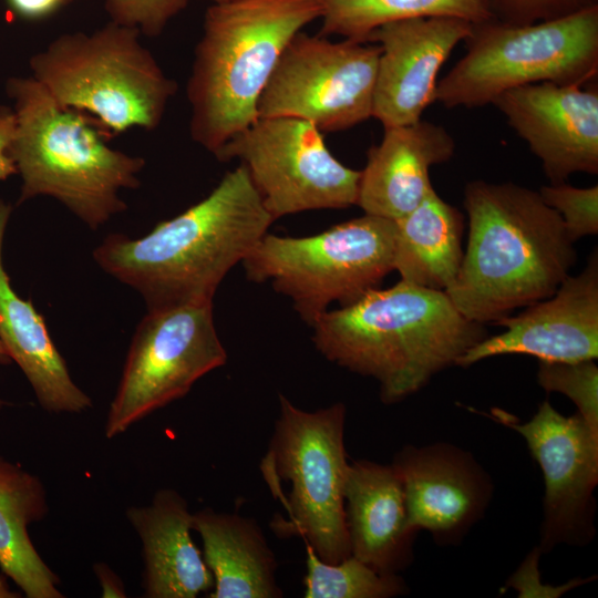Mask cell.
Listing matches in <instances>:
<instances>
[{
  "label": "cell",
  "instance_id": "obj_1",
  "mask_svg": "<svg viewBox=\"0 0 598 598\" xmlns=\"http://www.w3.org/2000/svg\"><path fill=\"white\" fill-rule=\"evenodd\" d=\"M274 221L240 164L205 198L145 236L109 235L93 259L137 291L147 309L213 301L225 276Z\"/></svg>",
  "mask_w": 598,
  "mask_h": 598
},
{
  "label": "cell",
  "instance_id": "obj_2",
  "mask_svg": "<svg viewBox=\"0 0 598 598\" xmlns=\"http://www.w3.org/2000/svg\"><path fill=\"white\" fill-rule=\"evenodd\" d=\"M468 237L445 293L467 319L497 322L555 292L576 262L560 216L538 192L514 183L466 184Z\"/></svg>",
  "mask_w": 598,
  "mask_h": 598
},
{
  "label": "cell",
  "instance_id": "obj_3",
  "mask_svg": "<svg viewBox=\"0 0 598 598\" xmlns=\"http://www.w3.org/2000/svg\"><path fill=\"white\" fill-rule=\"evenodd\" d=\"M311 327L318 351L373 378L386 404L423 389L488 336L485 324L467 319L445 291L403 280L327 310Z\"/></svg>",
  "mask_w": 598,
  "mask_h": 598
},
{
  "label": "cell",
  "instance_id": "obj_4",
  "mask_svg": "<svg viewBox=\"0 0 598 598\" xmlns=\"http://www.w3.org/2000/svg\"><path fill=\"white\" fill-rule=\"evenodd\" d=\"M321 13L320 0L212 3L186 86L192 140L216 155L256 122L259 99L283 50Z\"/></svg>",
  "mask_w": 598,
  "mask_h": 598
},
{
  "label": "cell",
  "instance_id": "obj_5",
  "mask_svg": "<svg viewBox=\"0 0 598 598\" xmlns=\"http://www.w3.org/2000/svg\"><path fill=\"white\" fill-rule=\"evenodd\" d=\"M6 91L16 118L10 150L19 204L52 197L93 230L123 213L120 193L140 186L145 159L111 147L85 114L58 104L31 75L9 78Z\"/></svg>",
  "mask_w": 598,
  "mask_h": 598
},
{
  "label": "cell",
  "instance_id": "obj_6",
  "mask_svg": "<svg viewBox=\"0 0 598 598\" xmlns=\"http://www.w3.org/2000/svg\"><path fill=\"white\" fill-rule=\"evenodd\" d=\"M136 29L112 21L62 33L29 59L31 76L63 107L85 114L107 135L156 130L177 83Z\"/></svg>",
  "mask_w": 598,
  "mask_h": 598
},
{
  "label": "cell",
  "instance_id": "obj_7",
  "mask_svg": "<svg viewBox=\"0 0 598 598\" xmlns=\"http://www.w3.org/2000/svg\"><path fill=\"white\" fill-rule=\"evenodd\" d=\"M462 59L437 82L435 102L478 107L535 83L585 85L598 74V6L535 23L494 18L472 25Z\"/></svg>",
  "mask_w": 598,
  "mask_h": 598
},
{
  "label": "cell",
  "instance_id": "obj_8",
  "mask_svg": "<svg viewBox=\"0 0 598 598\" xmlns=\"http://www.w3.org/2000/svg\"><path fill=\"white\" fill-rule=\"evenodd\" d=\"M395 220L364 214L312 236L266 233L241 261L246 277L269 282L312 326L338 302L348 306L394 270Z\"/></svg>",
  "mask_w": 598,
  "mask_h": 598
},
{
  "label": "cell",
  "instance_id": "obj_9",
  "mask_svg": "<svg viewBox=\"0 0 598 598\" xmlns=\"http://www.w3.org/2000/svg\"><path fill=\"white\" fill-rule=\"evenodd\" d=\"M344 423L343 403L307 412L279 394V416L261 464L269 485L290 483L288 496L280 497L289 519L275 523L276 533L301 536L329 564L351 556L343 497L349 467Z\"/></svg>",
  "mask_w": 598,
  "mask_h": 598
},
{
  "label": "cell",
  "instance_id": "obj_10",
  "mask_svg": "<svg viewBox=\"0 0 598 598\" xmlns=\"http://www.w3.org/2000/svg\"><path fill=\"white\" fill-rule=\"evenodd\" d=\"M226 361L213 301L147 309L132 338L107 411L105 436L114 439L185 396L197 380Z\"/></svg>",
  "mask_w": 598,
  "mask_h": 598
},
{
  "label": "cell",
  "instance_id": "obj_11",
  "mask_svg": "<svg viewBox=\"0 0 598 598\" xmlns=\"http://www.w3.org/2000/svg\"><path fill=\"white\" fill-rule=\"evenodd\" d=\"M238 159L248 171L265 208L276 220L307 210L357 205L360 171L329 151L322 133L296 117H258L215 155Z\"/></svg>",
  "mask_w": 598,
  "mask_h": 598
},
{
  "label": "cell",
  "instance_id": "obj_12",
  "mask_svg": "<svg viewBox=\"0 0 598 598\" xmlns=\"http://www.w3.org/2000/svg\"><path fill=\"white\" fill-rule=\"evenodd\" d=\"M378 44L297 33L259 99L258 117H296L321 133L372 117Z\"/></svg>",
  "mask_w": 598,
  "mask_h": 598
},
{
  "label": "cell",
  "instance_id": "obj_13",
  "mask_svg": "<svg viewBox=\"0 0 598 598\" xmlns=\"http://www.w3.org/2000/svg\"><path fill=\"white\" fill-rule=\"evenodd\" d=\"M526 441L545 481L539 550L585 545L595 534L598 431L577 412L565 416L544 401L524 423L504 421Z\"/></svg>",
  "mask_w": 598,
  "mask_h": 598
},
{
  "label": "cell",
  "instance_id": "obj_14",
  "mask_svg": "<svg viewBox=\"0 0 598 598\" xmlns=\"http://www.w3.org/2000/svg\"><path fill=\"white\" fill-rule=\"evenodd\" d=\"M492 104L540 161L550 184L598 174V91L542 82L508 90Z\"/></svg>",
  "mask_w": 598,
  "mask_h": 598
},
{
  "label": "cell",
  "instance_id": "obj_15",
  "mask_svg": "<svg viewBox=\"0 0 598 598\" xmlns=\"http://www.w3.org/2000/svg\"><path fill=\"white\" fill-rule=\"evenodd\" d=\"M495 324L505 328L467 350L456 365L470 367L503 354H527L546 362H579L598 357V256L553 295Z\"/></svg>",
  "mask_w": 598,
  "mask_h": 598
},
{
  "label": "cell",
  "instance_id": "obj_16",
  "mask_svg": "<svg viewBox=\"0 0 598 598\" xmlns=\"http://www.w3.org/2000/svg\"><path fill=\"white\" fill-rule=\"evenodd\" d=\"M472 23L445 17L385 23L368 41L380 48L372 117L384 128L413 124L435 102L440 69L472 31Z\"/></svg>",
  "mask_w": 598,
  "mask_h": 598
},
{
  "label": "cell",
  "instance_id": "obj_17",
  "mask_svg": "<svg viewBox=\"0 0 598 598\" xmlns=\"http://www.w3.org/2000/svg\"><path fill=\"white\" fill-rule=\"evenodd\" d=\"M402 482L410 527L441 545L460 542L485 513L492 496L487 473L452 444L406 445L392 463Z\"/></svg>",
  "mask_w": 598,
  "mask_h": 598
},
{
  "label": "cell",
  "instance_id": "obj_18",
  "mask_svg": "<svg viewBox=\"0 0 598 598\" xmlns=\"http://www.w3.org/2000/svg\"><path fill=\"white\" fill-rule=\"evenodd\" d=\"M455 141L441 125L417 121L384 128L360 171L357 205L364 214L396 220L434 190L430 168L450 161Z\"/></svg>",
  "mask_w": 598,
  "mask_h": 598
},
{
  "label": "cell",
  "instance_id": "obj_19",
  "mask_svg": "<svg viewBox=\"0 0 598 598\" xmlns=\"http://www.w3.org/2000/svg\"><path fill=\"white\" fill-rule=\"evenodd\" d=\"M343 497L351 555L383 574L405 568L416 532L409 525L402 482L393 465L349 463Z\"/></svg>",
  "mask_w": 598,
  "mask_h": 598
},
{
  "label": "cell",
  "instance_id": "obj_20",
  "mask_svg": "<svg viewBox=\"0 0 598 598\" xmlns=\"http://www.w3.org/2000/svg\"><path fill=\"white\" fill-rule=\"evenodd\" d=\"M11 206L0 199V342L30 383L48 412L81 413L91 398L73 381L66 363L30 299L12 288L3 265L2 249Z\"/></svg>",
  "mask_w": 598,
  "mask_h": 598
},
{
  "label": "cell",
  "instance_id": "obj_21",
  "mask_svg": "<svg viewBox=\"0 0 598 598\" xmlns=\"http://www.w3.org/2000/svg\"><path fill=\"white\" fill-rule=\"evenodd\" d=\"M192 513L176 491L162 488L146 506L126 511L143 547L144 597L194 598L214 587V577L194 544Z\"/></svg>",
  "mask_w": 598,
  "mask_h": 598
},
{
  "label": "cell",
  "instance_id": "obj_22",
  "mask_svg": "<svg viewBox=\"0 0 598 598\" xmlns=\"http://www.w3.org/2000/svg\"><path fill=\"white\" fill-rule=\"evenodd\" d=\"M192 529L203 542V558L214 577L209 598H278L277 563L250 518L204 508L192 515Z\"/></svg>",
  "mask_w": 598,
  "mask_h": 598
},
{
  "label": "cell",
  "instance_id": "obj_23",
  "mask_svg": "<svg viewBox=\"0 0 598 598\" xmlns=\"http://www.w3.org/2000/svg\"><path fill=\"white\" fill-rule=\"evenodd\" d=\"M49 511L41 480L0 456V569L28 598H62L58 575L44 563L29 526Z\"/></svg>",
  "mask_w": 598,
  "mask_h": 598
},
{
  "label": "cell",
  "instance_id": "obj_24",
  "mask_svg": "<svg viewBox=\"0 0 598 598\" xmlns=\"http://www.w3.org/2000/svg\"><path fill=\"white\" fill-rule=\"evenodd\" d=\"M395 226L394 270L401 280L445 291L463 259L464 215L434 189Z\"/></svg>",
  "mask_w": 598,
  "mask_h": 598
},
{
  "label": "cell",
  "instance_id": "obj_25",
  "mask_svg": "<svg viewBox=\"0 0 598 598\" xmlns=\"http://www.w3.org/2000/svg\"><path fill=\"white\" fill-rule=\"evenodd\" d=\"M321 35L368 42L381 25L416 18H456L472 24L493 18L487 0H320Z\"/></svg>",
  "mask_w": 598,
  "mask_h": 598
},
{
  "label": "cell",
  "instance_id": "obj_26",
  "mask_svg": "<svg viewBox=\"0 0 598 598\" xmlns=\"http://www.w3.org/2000/svg\"><path fill=\"white\" fill-rule=\"evenodd\" d=\"M306 598H389L408 591L396 574L379 573L352 555L329 564L306 546Z\"/></svg>",
  "mask_w": 598,
  "mask_h": 598
},
{
  "label": "cell",
  "instance_id": "obj_27",
  "mask_svg": "<svg viewBox=\"0 0 598 598\" xmlns=\"http://www.w3.org/2000/svg\"><path fill=\"white\" fill-rule=\"evenodd\" d=\"M537 381L547 392L567 395L578 408V413L598 431V368L595 360L539 361Z\"/></svg>",
  "mask_w": 598,
  "mask_h": 598
},
{
  "label": "cell",
  "instance_id": "obj_28",
  "mask_svg": "<svg viewBox=\"0 0 598 598\" xmlns=\"http://www.w3.org/2000/svg\"><path fill=\"white\" fill-rule=\"evenodd\" d=\"M544 203L561 218L573 243L598 233V185L574 187L566 182L542 186Z\"/></svg>",
  "mask_w": 598,
  "mask_h": 598
},
{
  "label": "cell",
  "instance_id": "obj_29",
  "mask_svg": "<svg viewBox=\"0 0 598 598\" xmlns=\"http://www.w3.org/2000/svg\"><path fill=\"white\" fill-rule=\"evenodd\" d=\"M189 0H104L110 21L158 37Z\"/></svg>",
  "mask_w": 598,
  "mask_h": 598
},
{
  "label": "cell",
  "instance_id": "obj_30",
  "mask_svg": "<svg viewBox=\"0 0 598 598\" xmlns=\"http://www.w3.org/2000/svg\"><path fill=\"white\" fill-rule=\"evenodd\" d=\"M494 19L527 24L567 17L598 6V0H487Z\"/></svg>",
  "mask_w": 598,
  "mask_h": 598
},
{
  "label": "cell",
  "instance_id": "obj_31",
  "mask_svg": "<svg viewBox=\"0 0 598 598\" xmlns=\"http://www.w3.org/2000/svg\"><path fill=\"white\" fill-rule=\"evenodd\" d=\"M16 118L13 110L0 106V181L17 174V167L11 155V142L14 133Z\"/></svg>",
  "mask_w": 598,
  "mask_h": 598
},
{
  "label": "cell",
  "instance_id": "obj_32",
  "mask_svg": "<svg viewBox=\"0 0 598 598\" xmlns=\"http://www.w3.org/2000/svg\"><path fill=\"white\" fill-rule=\"evenodd\" d=\"M70 1L72 0H7L18 16L28 20L47 18Z\"/></svg>",
  "mask_w": 598,
  "mask_h": 598
},
{
  "label": "cell",
  "instance_id": "obj_33",
  "mask_svg": "<svg viewBox=\"0 0 598 598\" xmlns=\"http://www.w3.org/2000/svg\"><path fill=\"white\" fill-rule=\"evenodd\" d=\"M93 570L100 582L102 597H126L123 581L106 564H95Z\"/></svg>",
  "mask_w": 598,
  "mask_h": 598
},
{
  "label": "cell",
  "instance_id": "obj_34",
  "mask_svg": "<svg viewBox=\"0 0 598 598\" xmlns=\"http://www.w3.org/2000/svg\"><path fill=\"white\" fill-rule=\"evenodd\" d=\"M21 595L13 591L8 582V577L2 573L0 574V598H18Z\"/></svg>",
  "mask_w": 598,
  "mask_h": 598
},
{
  "label": "cell",
  "instance_id": "obj_35",
  "mask_svg": "<svg viewBox=\"0 0 598 598\" xmlns=\"http://www.w3.org/2000/svg\"><path fill=\"white\" fill-rule=\"evenodd\" d=\"M11 362L6 349L0 342V364H9Z\"/></svg>",
  "mask_w": 598,
  "mask_h": 598
},
{
  "label": "cell",
  "instance_id": "obj_36",
  "mask_svg": "<svg viewBox=\"0 0 598 598\" xmlns=\"http://www.w3.org/2000/svg\"><path fill=\"white\" fill-rule=\"evenodd\" d=\"M210 1L212 3H219V2H226V1H231V0H208Z\"/></svg>",
  "mask_w": 598,
  "mask_h": 598
},
{
  "label": "cell",
  "instance_id": "obj_37",
  "mask_svg": "<svg viewBox=\"0 0 598 598\" xmlns=\"http://www.w3.org/2000/svg\"><path fill=\"white\" fill-rule=\"evenodd\" d=\"M6 404H7L6 401H3V400L0 399V410H1Z\"/></svg>",
  "mask_w": 598,
  "mask_h": 598
}]
</instances>
